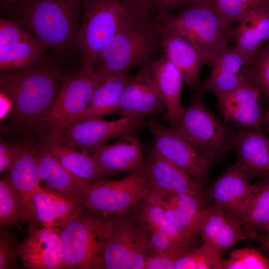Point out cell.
Returning <instances> with one entry per match:
<instances>
[{
  "instance_id": "obj_28",
  "label": "cell",
  "mask_w": 269,
  "mask_h": 269,
  "mask_svg": "<svg viewBox=\"0 0 269 269\" xmlns=\"http://www.w3.org/2000/svg\"><path fill=\"white\" fill-rule=\"evenodd\" d=\"M35 152L40 180L51 189L77 197L92 183L69 172L40 143L35 147Z\"/></svg>"
},
{
  "instance_id": "obj_15",
  "label": "cell",
  "mask_w": 269,
  "mask_h": 269,
  "mask_svg": "<svg viewBox=\"0 0 269 269\" xmlns=\"http://www.w3.org/2000/svg\"><path fill=\"white\" fill-rule=\"evenodd\" d=\"M165 108L147 64L129 76L116 113L122 117H143L160 114Z\"/></svg>"
},
{
  "instance_id": "obj_8",
  "label": "cell",
  "mask_w": 269,
  "mask_h": 269,
  "mask_svg": "<svg viewBox=\"0 0 269 269\" xmlns=\"http://www.w3.org/2000/svg\"><path fill=\"white\" fill-rule=\"evenodd\" d=\"M204 95L196 89L174 128L195 147L223 158L235 147L238 133L208 109Z\"/></svg>"
},
{
  "instance_id": "obj_39",
  "label": "cell",
  "mask_w": 269,
  "mask_h": 269,
  "mask_svg": "<svg viewBox=\"0 0 269 269\" xmlns=\"http://www.w3.org/2000/svg\"><path fill=\"white\" fill-rule=\"evenodd\" d=\"M192 247L193 244L177 243L164 252L151 254L146 259L144 269H174L178 259Z\"/></svg>"
},
{
  "instance_id": "obj_24",
  "label": "cell",
  "mask_w": 269,
  "mask_h": 269,
  "mask_svg": "<svg viewBox=\"0 0 269 269\" xmlns=\"http://www.w3.org/2000/svg\"><path fill=\"white\" fill-rule=\"evenodd\" d=\"M33 202L38 223L43 227L60 228L84 210L78 197L41 186L33 196Z\"/></svg>"
},
{
  "instance_id": "obj_48",
  "label": "cell",
  "mask_w": 269,
  "mask_h": 269,
  "mask_svg": "<svg viewBox=\"0 0 269 269\" xmlns=\"http://www.w3.org/2000/svg\"><path fill=\"white\" fill-rule=\"evenodd\" d=\"M262 126L266 131H269V107L264 113Z\"/></svg>"
},
{
  "instance_id": "obj_11",
  "label": "cell",
  "mask_w": 269,
  "mask_h": 269,
  "mask_svg": "<svg viewBox=\"0 0 269 269\" xmlns=\"http://www.w3.org/2000/svg\"><path fill=\"white\" fill-rule=\"evenodd\" d=\"M145 126L153 135L152 146L205 189L211 168L223 158L198 148L176 129L166 128L155 119L145 122Z\"/></svg>"
},
{
  "instance_id": "obj_34",
  "label": "cell",
  "mask_w": 269,
  "mask_h": 269,
  "mask_svg": "<svg viewBox=\"0 0 269 269\" xmlns=\"http://www.w3.org/2000/svg\"><path fill=\"white\" fill-rule=\"evenodd\" d=\"M212 7L227 25L239 22L252 11L269 5V0H208Z\"/></svg>"
},
{
  "instance_id": "obj_41",
  "label": "cell",
  "mask_w": 269,
  "mask_h": 269,
  "mask_svg": "<svg viewBox=\"0 0 269 269\" xmlns=\"http://www.w3.org/2000/svg\"><path fill=\"white\" fill-rule=\"evenodd\" d=\"M17 239L9 230L0 232V269H18Z\"/></svg>"
},
{
  "instance_id": "obj_9",
  "label": "cell",
  "mask_w": 269,
  "mask_h": 269,
  "mask_svg": "<svg viewBox=\"0 0 269 269\" xmlns=\"http://www.w3.org/2000/svg\"><path fill=\"white\" fill-rule=\"evenodd\" d=\"M103 81L95 71L83 69L65 76L36 131L41 135L57 134L67 128L85 111L95 89Z\"/></svg>"
},
{
  "instance_id": "obj_42",
  "label": "cell",
  "mask_w": 269,
  "mask_h": 269,
  "mask_svg": "<svg viewBox=\"0 0 269 269\" xmlns=\"http://www.w3.org/2000/svg\"><path fill=\"white\" fill-rule=\"evenodd\" d=\"M198 0H149V10L156 13V16L164 18L172 14L174 10L186 6Z\"/></svg>"
},
{
  "instance_id": "obj_12",
  "label": "cell",
  "mask_w": 269,
  "mask_h": 269,
  "mask_svg": "<svg viewBox=\"0 0 269 269\" xmlns=\"http://www.w3.org/2000/svg\"><path fill=\"white\" fill-rule=\"evenodd\" d=\"M145 124L143 117H124L113 121L90 119L73 123L56 134L75 147L92 152L111 139L136 134Z\"/></svg>"
},
{
  "instance_id": "obj_26",
  "label": "cell",
  "mask_w": 269,
  "mask_h": 269,
  "mask_svg": "<svg viewBox=\"0 0 269 269\" xmlns=\"http://www.w3.org/2000/svg\"><path fill=\"white\" fill-rule=\"evenodd\" d=\"M66 170L77 177L91 182L105 177L92 155L80 152L56 134L42 135L39 143Z\"/></svg>"
},
{
  "instance_id": "obj_13",
  "label": "cell",
  "mask_w": 269,
  "mask_h": 269,
  "mask_svg": "<svg viewBox=\"0 0 269 269\" xmlns=\"http://www.w3.org/2000/svg\"><path fill=\"white\" fill-rule=\"evenodd\" d=\"M199 229L203 244L218 257L245 240H254L257 233L246 228L238 216L215 203L204 208Z\"/></svg>"
},
{
  "instance_id": "obj_29",
  "label": "cell",
  "mask_w": 269,
  "mask_h": 269,
  "mask_svg": "<svg viewBox=\"0 0 269 269\" xmlns=\"http://www.w3.org/2000/svg\"><path fill=\"white\" fill-rule=\"evenodd\" d=\"M232 41L245 54L246 64L269 41V5L256 9L233 27Z\"/></svg>"
},
{
  "instance_id": "obj_32",
  "label": "cell",
  "mask_w": 269,
  "mask_h": 269,
  "mask_svg": "<svg viewBox=\"0 0 269 269\" xmlns=\"http://www.w3.org/2000/svg\"><path fill=\"white\" fill-rule=\"evenodd\" d=\"M46 49L39 42H21L0 47L1 73L32 68L44 62Z\"/></svg>"
},
{
  "instance_id": "obj_14",
  "label": "cell",
  "mask_w": 269,
  "mask_h": 269,
  "mask_svg": "<svg viewBox=\"0 0 269 269\" xmlns=\"http://www.w3.org/2000/svg\"><path fill=\"white\" fill-rule=\"evenodd\" d=\"M159 27V46L163 54L180 71L185 84L191 90L199 86L200 71L209 58L188 40L162 19L156 17Z\"/></svg>"
},
{
  "instance_id": "obj_18",
  "label": "cell",
  "mask_w": 269,
  "mask_h": 269,
  "mask_svg": "<svg viewBox=\"0 0 269 269\" xmlns=\"http://www.w3.org/2000/svg\"><path fill=\"white\" fill-rule=\"evenodd\" d=\"M262 95L261 89L249 82L221 95L218 99L223 120L234 123L240 129L261 128Z\"/></svg>"
},
{
  "instance_id": "obj_3",
  "label": "cell",
  "mask_w": 269,
  "mask_h": 269,
  "mask_svg": "<svg viewBox=\"0 0 269 269\" xmlns=\"http://www.w3.org/2000/svg\"><path fill=\"white\" fill-rule=\"evenodd\" d=\"M82 10L75 46L80 69L94 72L101 52L114 36L143 20L132 0H83Z\"/></svg>"
},
{
  "instance_id": "obj_43",
  "label": "cell",
  "mask_w": 269,
  "mask_h": 269,
  "mask_svg": "<svg viewBox=\"0 0 269 269\" xmlns=\"http://www.w3.org/2000/svg\"><path fill=\"white\" fill-rule=\"evenodd\" d=\"M26 147V145L19 142H14L13 146L7 152L0 155V172L10 169Z\"/></svg>"
},
{
  "instance_id": "obj_2",
  "label": "cell",
  "mask_w": 269,
  "mask_h": 269,
  "mask_svg": "<svg viewBox=\"0 0 269 269\" xmlns=\"http://www.w3.org/2000/svg\"><path fill=\"white\" fill-rule=\"evenodd\" d=\"M83 0H20L5 10L46 49L75 45Z\"/></svg>"
},
{
  "instance_id": "obj_17",
  "label": "cell",
  "mask_w": 269,
  "mask_h": 269,
  "mask_svg": "<svg viewBox=\"0 0 269 269\" xmlns=\"http://www.w3.org/2000/svg\"><path fill=\"white\" fill-rule=\"evenodd\" d=\"M60 233L59 228L30 227L18 246L23 266L27 269H65Z\"/></svg>"
},
{
  "instance_id": "obj_40",
  "label": "cell",
  "mask_w": 269,
  "mask_h": 269,
  "mask_svg": "<svg viewBox=\"0 0 269 269\" xmlns=\"http://www.w3.org/2000/svg\"><path fill=\"white\" fill-rule=\"evenodd\" d=\"M21 42H39L17 22L0 18V47Z\"/></svg>"
},
{
  "instance_id": "obj_16",
  "label": "cell",
  "mask_w": 269,
  "mask_h": 269,
  "mask_svg": "<svg viewBox=\"0 0 269 269\" xmlns=\"http://www.w3.org/2000/svg\"><path fill=\"white\" fill-rule=\"evenodd\" d=\"M143 169L151 189L191 194L206 205L208 200L202 188L187 173L164 157L152 146L144 159Z\"/></svg>"
},
{
  "instance_id": "obj_5",
  "label": "cell",
  "mask_w": 269,
  "mask_h": 269,
  "mask_svg": "<svg viewBox=\"0 0 269 269\" xmlns=\"http://www.w3.org/2000/svg\"><path fill=\"white\" fill-rule=\"evenodd\" d=\"M107 219L84 210L60 228L65 269H104Z\"/></svg>"
},
{
  "instance_id": "obj_19",
  "label": "cell",
  "mask_w": 269,
  "mask_h": 269,
  "mask_svg": "<svg viewBox=\"0 0 269 269\" xmlns=\"http://www.w3.org/2000/svg\"><path fill=\"white\" fill-rule=\"evenodd\" d=\"M246 65V57L241 49L227 43L220 49L209 75L196 89L204 94L212 93L218 98L247 82Z\"/></svg>"
},
{
  "instance_id": "obj_25",
  "label": "cell",
  "mask_w": 269,
  "mask_h": 269,
  "mask_svg": "<svg viewBox=\"0 0 269 269\" xmlns=\"http://www.w3.org/2000/svg\"><path fill=\"white\" fill-rule=\"evenodd\" d=\"M148 66L165 106L164 118L175 128L184 109L180 101L184 83L181 74L163 53Z\"/></svg>"
},
{
  "instance_id": "obj_10",
  "label": "cell",
  "mask_w": 269,
  "mask_h": 269,
  "mask_svg": "<svg viewBox=\"0 0 269 269\" xmlns=\"http://www.w3.org/2000/svg\"><path fill=\"white\" fill-rule=\"evenodd\" d=\"M127 214L108 217L104 247L105 269H143L148 256L144 232Z\"/></svg>"
},
{
  "instance_id": "obj_37",
  "label": "cell",
  "mask_w": 269,
  "mask_h": 269,
  "mask_svg": "<svg viewBox=\"0 0 269 269\" xmlns=\"http://www.w3.org/2000/svg\"><path fill=\"white\" fill-rule=\"evenodd\" d=\"M223 269H269V257L254 248L235 249L223 259Z\"/></svg>"
},
{
  "instance_id": "obj_4",
  "label": "cell",
  "mask_w": 269,
  "mask_h": 269,
  "mask_svg": "<svg viewBox=\"0 0 269 269\" xmlns=\"http://www.w3.org/2000/svg\"><path fill=\"white\" fill-rule=\"evenodd\" d=\"M159 46V27L155 17L140 20L119 31L101 52L95 73L104 81L127 75L137 66L149 64Z\"/></svg>"
},
{
  "instance_id": "obj_30",
  "label": "cell",
  "mask_w": 269,
  "mask_h": 269,
  "mask_svg": "<svg viewBox=\"0 0 269 269\" xmlns=\"http://www.w3.org/2000/svg\"><path fill=\"white\" fill-rule=\"evenodd\" d=\"M238 215L246 228L261 234L268 231L269 228V177L251 184Z\"/></svg>"
},
{
  "instance_id": "obj_31",
  "label": "cell",
  "mask_w": 269,
  "mask_h": 269,
  "mask_svg": "<svg viewBox=\"0 0 269 269\" xmlns=\"http://www.w3.org/2000/svg\"><path fill=\"white\" fill-rule=\"evenodd\" d=\"M128 78L127 75L117 76L102 82L95 89L85 111L73 123L101 119L116 113Z\"/></svg>"
},
{
  "instance_id": "obj_33",
  "label": "cell",
  "mask_w": 269,
  "mask_h": 269,
  "mask_svg": "<svg viewBox=\"0 0 269 269\" xmlns=\"http://www.w3.org/2000/svg\"><path fill=\"white\" fill-rule=\"evenodd\" d=\"M141 203L135 220L138 224L153 228L177 242L194 244L196 238L177 229L157 205L146 198Z\"/></svg>"
},
{
  "instance_id": "obj_35",
  "label": "cell",
  "mask_w": 269,
  "mask_h": 269,
  "mask_svg": "<svg viewBox=\"0 0 269 269\" xmlns=\"http://www.w3.org/2000/svg\"><path fill=\"white\" fill-rule=\"evenodd\" d=\"M174 269H223V259L203 244L187 250L176 261Z\"/></svg>"
},
{
  "instance_id": "obj_1",
  "label": "cell",
  "mask_w": 269,
  "mask_h": 269,
  "mask_svg": "<svg viewBox=\"0 0 269 269\" xmlns=\"http://www.w3.org/2000/svg\"><path fill=\"white\" fill-rule=\"evenodd\" d=\"M65 76L58 66L46 61L32 68L1 73L0 94L11 103L8 116L13 127L26 132L36 131Z\"/></svg>"
},
{
  "instance_id": "obj_6",
  "label": "cell",
  "mask_w": 269,
  "mask_h": 269,
  "mask_svg": "<svg viewBox=\"0 0 269 269\" xmlns=\"http://www.w3.org/2000/svg\"><path fill=\"white\" fill-rule=\"evenodd\" d=\"M160 18L206 55L211 66L220 49L232 41L233 27L220 18L208 0H198L177 14Z\"/></svg>"
},
{
  "instance_id": "obj_36",
  "label": "cell",
  "mask_w": 269,
  "mask_h": 269,
  "mask_svg": "<svg viewBox=\"0 0 269 269\" xmlns=\"http://www.w3.org/2000/svg\"><path fill=\"white\" fill-rule=\"evenodd\" d=\"M245 71L247 81L259 87L269 101V41L247 63Z\"/></svg>"
},
{
  "instance_id": "obj_27",
  "label": "cell",
  "mask_w": 269,
  "mask_h": 269,
  "mask_svg": "<svg viewBox=\"0 0 269 269\" xmlns=\"http://www.w3.org/2000/svg\"><path fill=\"white\" fill-rule=\"evenodd\" d=\"M249 181L244 170L236 163L205 188V193L209 201H213L238 216L240 207L251 185Z\"/></svg>"
},
{
  "instance_id": "obj_38",
  "label": "cell",
  "mask_w": 269,
  "mask_h": 269,
  "mask_svg": "<svg viewBox=\"0 0 269 269\" xmlns=\"http://www.w3.org/2000/svg\"><path fill=\"white\" fill-rule=\"evenodd\" d=\"M22 222L21 212L15 193L7 178L0 181V223L18 226Z\"/></svg>"
},
{
  "instance_id": "obj_7",
  "label": "cell",
  "mask_w": 269,
  "mask_h": 269,
  "mask_svg": "<svg viewBox=\"0 0 269 269\" xmlns=\"http://www.w3.org/2000/svg\"><path fill=\"white\" fill-rule=\"evenodd\" d=\"M151 188L143 169L117 180H99L90 183L77 197L83 208L108 218L127 214L146 198Z\"/></svg>"
},
{
  "instance_id": "obj_20",
  "label": "cell",
  "mask_w": 269,
  "mask_h": 269,
  "mask_svg": "<svg viewBox=\"0 0 269 269\" xmlns=\"http://www.w3.org/2000/svg\"><path fill=\"white\" fill-rule=\"evenodd\" d=\"M146 199L160 207L167 219L180 231L196 238L200 234V219L207 205L195 196L151 189Z\"/></svg>"
},
{
  "instance_id": "obj_21",
  "label": "cell",
  "mask_w": 269,
  "mask_h": 269,
  "mask_svg": "<svg viewBox=\"0 0 269 269\" xmlns=\"http://www.w3.org/2000/svg\"><path fill=\"white\" fill-rule=\"evenodd\" d=\"M7 179L18 200L22 223L28 222L30 227L38 224L33 196L41 180L36 163L35 147L26 145L21 155L9 169Z\"/></svg>"
},
{
  "instance_id": "obj_44",
  "label": "cell",
  "mask_w": 269,
  "mask_h": 269,
  "mask_svg": "<svg viewBox=\"0 0 269 269\" xmlns=\"http://www.w3.org/2000/svg\"><path fill=\"white\" fill-rule=\"evenodd\" d=\"M141 18L147 20L150 18L149 0H132Z\"/></svg>"
},
{
  "instance_id": "obj_22",
  "label": "cell",
  "mask_w": 269,
  "mask_h": 269,
  "mask_svg": "<svg viewBox=\"0 0 269 269\" xmlns=\"http://www.w3.org/2000/svg\"><path fill=\"white\" fill-rule=\"evenodd\" d=\"M92 153L105 176L119 173L133 174L143 166L142 147L135 134L122 137L116 143L101 146Z\"/></svg>"
},
{
  "instance_id": "obj_45",
  "label": "cell",
  "mask_w": 269,
  "mask_h": 269,
  "mask_svg": "<svg viewBox=\"0 0 269 269\" xmlns=\"http://www.w3.org/2000/svg\"><path fill=\"white\" fill-rule=\"evenodd\" d=\"M254 240L259 242L262 250L269 257V228L265 233H257Z\"/></svg>"
},
{
  "instance_id": "obj_23",
  "label": "cell",
  "mask_w": 269,
  "mask_h": 269,
  "mask_svg": "<svg viewBox=\"0 0 269 269\" xmlns=\"http://www.w3.org/2000/svg\"><path fill=\"white\" fill-rule=\"evenodd\" d=\"M237 162L249 180L269 177V136L260 129H242L235 145Z\"/></svg>"
},
{
  "instance_id": "obj_46",
  "label": "cell",
  "mask_w": 269,
  "mask_h": 269,
  "mask_svg": "<svg viewBox=\"0 0 269 269\" xmlns=\"http://www.w3.org/2000/svg\"><path fill=\"white\" fill-rule=\"evenodd\" d=\"M14 142H7L0 140V155H2L7 152L13 146Z\"/></svg>"
},
{
  "instance_id": "obj_47",
  "label": "cell",
  "mask_w": 269,
  "mask_h": 269,
  "mask_svg": "<svg viewBox=\"0 0 269 269\" xmlns=\"http://www.w3.org/2000/svg\"><path fill=\"white\" fill-rule=\"evenodd\" d=\"M20 0H0V6L2 9L6 10Z\"/></svg>"
}]
</instances>
